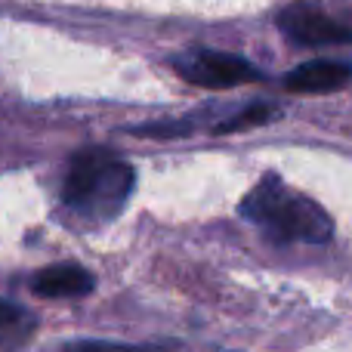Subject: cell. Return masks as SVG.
Instances as JSON below:
<instances>
[{"label":"cell","instance_id":"obj_8","mask_svg":"<svg viewBox=\"0 0 352 352\" xmlns=\"http://www.w3.org/2000/svg\"><path fill=\"white\" fill-rule=\"evenodd\" d=\"M68 352H146V349H130V346H118V343H78Z\"/></svg>","mask_w":352,"mask_h":352},{"label":"cell","instance_id":"obj_3","mask_svg":"<svg viewBox=\"0 0 352 352\" xmlns=\"http://www.w3.org/2000/svg\"><path fill=\"white\" fill-rule=\"evenodd\" d=\"M176 72L195 87L207 90H226V87L248 84L256 78V68L248 59L232 53H217V50H192L188 56L176 59Z\"/></svg>","mask_w":352,"mask_h":352},{"label":"cell","instance_id":"obj_4","mask_svg":"<svg viewBox=\"0 0 352 352\" xmlns=\"http://www.w3.org/2000/svg\"><path fill=\"white\" fill-rule=\"evenodd\" d=\"M278 28L300 47H337V43H352V28L337 19L324 16L312 3H294L281 10Z\"/></svg>","mask_w":352,"mask_h":352},{"label":"cell","instance_id":"obj_5","mask_svg":"<svg viewBox=\"0 0 352 352\" xmlns=\"http://www.w3.org/2000/svg\"><path fill=\"white\" fill-rule=\"evenodd\" d=\"M352 80V65L349 62H331V59H316L297 65L285 78V87L291 93H334L343 90Z\"/></svg>","mask_w":352,"mask_h":352},{"label":"cell","instance_id":"obj_6","mask_svg":"<svg viewBox=\"0 0 352 352\" xmlns=\"http://www.w3.org/2000/svg\"><path fill=\"white\" fill-rule=\"evenodd\" d=\"M93 275L87 272L78 263H59V266H47L34 275L31 291L37 297L47 300H74V297H87L93 291Z\"/></svg>","mask_w":352,"mask_h":352},{"label":"cell","instance_id":"obj_2","mask_svg":"<svg viewBox=\"0 0 352 352\" xmlns=\"http://www.w3.org/2000/svg\"><path fill=\"white\" fill-rule=\"evenodd\" d=\"M241 213L254 226L266 229L269 235L281 238V241L324 244L334 235V223H331L328 213L306 195L287 188L278 176H266L241 201Z\"/></svg>","mask_w":352,"mask_h":352},{"label":"cell","instance_id":"obj_1","mask_svg":"<svg viewBox=\"0 0 352 352\" xmlns=\"http://www.w3.org/2000/svg\"><path fill=\"white\" fill-rule=\"evenodd\" d=\"M133 167L109 148H87L74 155L65 173L62 201L72 213L90 223H109L124 210L133 192Z\"/></svg>","mask_w":352,"mask_h":352},{"label":"cell","instance_id":"obj_9","mask_svg":"<svg viewBox=\"0 0 352 352\" xmlns=\"http://www.w3.org/2000/svg\"><path fill=\"white\" fill-rule=\"evenodd\" d=\"M22 318V306H16L12 300H3L0 297V328H10Z\"/></svg>","mask_w":352,"mask_h":352},{"label":"cell","instance_id":"obj_7","mask_svg":"<svg viewBox=\"0 0 352 352\" xmlns=\"http://www.w3.org/2000/svg\"><path fill=\"white\" fill-rule=\"evenodd\" d=\"M272 118H275L272 105H250V109H244L241 115H235V118L219 124L217 133H235V130H244V127H260V124H269Z\"/></svg>","mask_w":352,"mask_h":352}]
</instances>
